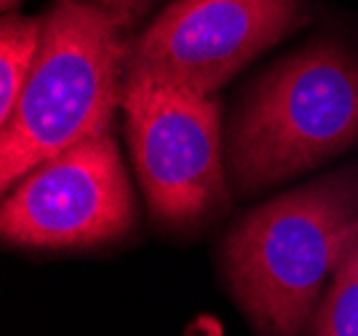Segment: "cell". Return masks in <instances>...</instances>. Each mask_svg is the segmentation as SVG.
I'll list each match as a JSON object with an SVG mask.
<instances>
[{
	"label": "cell",
	"instance_id": "52a82bcc",
	"mask_svg": "<svg viewBox=\"0 0 358 336\" xmlns=\"http://www.w3.org/2000/svg\"><path fill=\"white\" fill-rule=\"evenodd\" d=\"M43 19L6 16L0 24V123H6L19 104L41 51Z\"/></svg>",
	"mask_w": 358,
	"mask_h": 336
},
{
	"label": "cell",
	"instance_id": "7a4b0ae2",
	"mask_svg": "<svg viewBox=\"0 0 358 336\" xmlns=\"http://www.w3.org/2000/svg\"><path fill=\"white\" fill-rule=\"evenodd\" d=\"M358 217V176L315 182L254 208L222 249L227 286L265 336H297L340 270Z\"/></svg>",
	"mask_w": 358,
	"mask_h": 336
},
{
	"label": "cell",
	"instance_id": "6da1fadb",
	"mask_svg": "<svg viewBox=\"0 0 358 336\" xmlns=\"http://www.w3.org/2000/svg\"><path fill=\"white\" fill-rule=\"evenodd\" d=\"M123 27V14L83 0H57L43 16L30 80L0 123L3 192L38 163L110 129L131 59Z\"/></svg>",
	"mask_w": 358,
	"mask_h": 336
},
{
	"label": "cell",
	"instance_id": "5b68a950",
	"mask_svg": "<svg viewBox=\"0 0 358 336\" xmlns=\"http://www.w3.org/2000/svg\"><path fill=\"white\" fill-rule=\"evenodd\" d=\"M3 195L0 233L22 249H89L134 221L131 187L107 131L38 163Z\"/></svg>",
	"mask_w": 358,
	"mask_h": 336
},
{
	"label": "cell",
	"instance_id": "9c48e42d",
	"mask_svg": "<svg viewBox=\"0 0 358 336\" xmlns=\"http://www.w3.org/2000/svg\"><path fill=\"white\" fill-rule=\"evenodd\" d=\"M94 3H99V6H105V8H113V11L123 14L126 8H136V6H142V3H148V0H94Z\"/></svg>",
	"mask_w": 358,
	"mask_h": 336
},
{
	"label": "cell",
	"instance_id": "8fae6325",
	"mask_svg": "<svg viewBox=\"0 0 358 336\" xmlns=\"http://www.w3.org/2000/svg\"><path fill=\"white\" fill-rule=\"evenodd\" d=\"M11 3H14V0H3V6H11Z\"/></svg>",
	"mask_w": 358,
	"mask_h": 336
},
{
	"label": "cell",
	"instance_id": "30bf717a",
	"mask_svg": "<svg viewBox=\"0 0 358 336\" xmlns=\"http://www.w3.org/2000/svg\"><path fill=\"white\" fill-rule=\"evenodd\" d=\"M343 262H358V217L353 221V230H350V240H348V251H345Z\"/></svg>",
	"mask_w": 358,
	"mask_h": 336
},
{
	"label": "cell",
	"instance_id": "8992f818",
	"mask_svg": "<svg viewBox=\"0 0 358 336\" xmlns=\"http://www.w3.org/2000/svg\"><path fill=\"white\" fill-rule=\"evenodd\" d=\"M299 19L302 0H177L131 45L129 64L217 94Z\"/></svg>",
	"mask_w": 358,
	"mask_h": 336
},
{
	"label": "cell",
	"instance_id": "ba28073f",
	"mask_svg": "<svg viewBox=\"0 0 358 336\" xmlns=\"http://www.w3.org/2000/svg\"><path fill=\"white\" fill-rule=\"evenodd\" d=\"M313 336H358V262H343L313 315Z\"/></svg>",
	"mask_w": 358,
	"mask_h": 336
},
{
	"label": "cell",
	"instance_id": "3957f363",
	"mask_svg": "<svg viewBox=\"0 0 358 336\" xmlns=\"http://www.w3.org/2000/svg\"><path fill=\"white\" fill-rule=\"evenodd\" d=\"M358 142V57L313 43L265 73L233 123L230 171L243 195L305 174Z\"/></svg>",
	"mask_w": 358,
	"mask_h": 336
},
{
	"label": "cell",
	"instance_id": "277c9868",
	"mask_svg": "<svg viewBox=\"0 0 358 336\" xmlns=\"http://www.w3.org/2000/svg\"><path fill=\"white\" fill-rule=\"evenodd\" d=\"M120 107L136 179L155 219L190 224L222 203L227 190L214 94L129 64Z\"/></svg>",
	"mask_w": 358,
	"mask_h": 336
}]
</instances>
